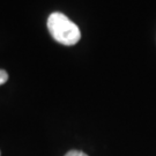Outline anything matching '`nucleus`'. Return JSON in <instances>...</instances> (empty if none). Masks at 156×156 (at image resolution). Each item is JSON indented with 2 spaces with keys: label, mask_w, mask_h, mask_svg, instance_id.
<instances>
[{
  "label": "nucleus",
  "mask_w": 156,
  "mask_h": 156,
  "mask_svg": "<svg viewBox=\"0 0 156 156\" xmlns=\"http://www.w3.org/2000/svg\"><path fill=\"white\" fill-rule=\"evenodd\" d=\"M7 80H8V74H7V72L4 71V69H0V86L6 83Z\"/></svg>",
  "instance_id": "obj_2"
},
{
  "label": "nucleus",
  "mask_w": 156,
  "mask_h": 156,
  "mask_svg": "<svg viewBox=\"0 0 156 156\" xmlns=\"http://www.w3.org/2000/svg\"><path fill=\"white\" fill-rule=\"evenodd\" d=\"M48 29L53 39L62 45H74L81 38L79 27L62 13L51 14L48 19Z\"/></svg>",
  "instance_id": "obj_1"
},
{
  "label": "nucleus",
  "mask_w": 156,
  "mask_h": 156,
  "mask_svg": "<svg viewBox=\"0 0 156 156\" xmlns=\"http://www.w3.org/2000/svg\"><path fill=\"white\" fill-rule=\"evenodd\" d=\"M65 156H88L87 154H84L83 151H68Z\"/></svg>",
  "instance_id": "obj_3"
}]
</instances>
